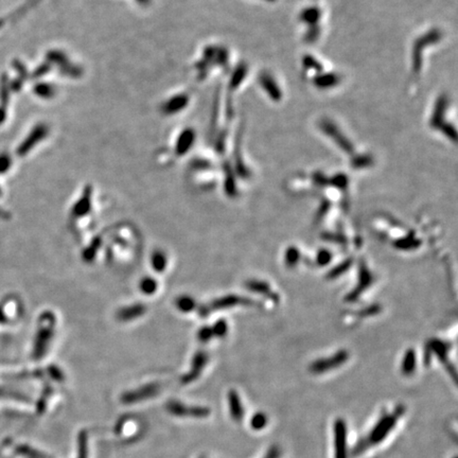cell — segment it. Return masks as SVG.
<instances>
[{"instance_id":"1","label":"cell","mask_w":458,"mask_h":458,"mask_svg":"<svg viewBox=\"0 0 458 458\" xmlns=\"http://www.w3.org/2000/svg\"><path fill=\"white\" fill-rule=\"evenodd\" d=\"M245 300H243L240 296H226L220 299H216L210 304L209 307L203 309L201 311L202 316H206L210 311H215V310H222L226 308L235 307L239 304H243Z\"/></svg>"},{"instance_id":"2","label":"cell","mask_w":458,"mask_h":458,"mask_svg":"<svg viewBox=\"0 0 458 458\" xmlns=\"http://www.w3.org/2000/svg\"><path fill=\"white\" fill-rule=\"evenodd\" d=\"M157 391H158V385H155V384L145 385L136 391H130L128 393H125L122 397V400L125 403L138 402V401L140 400H144L145 398L154 396V394Z\"/></svg>"},{"instance_id":"3","label":"cell","mask_w":458,"mask_h":458,"mask_svg":"<svg viewBox=\"0 0 458 458\" xmlns=\"http://www.w3.org/2000/svg\"><path fill=\"white\" fill-rule=\"evenodd\" d=\"M146 311L145 306L141 304L132 305L130 307H125L119 310L117 312V319L120 321H129L133 320L138 317L142 316Z\"/></svg>"},{"instance_id":"4","label":"cell","mask_w":458,"mask_h":458,"mask_svg":"<svg viewBox=\"0 0 458 458\" xmlns=\"http://www.w3.org/2000/svg\"><path fill=\"white\" fill-rule=\"evenodd\" d=\"M206 362H207V354L204 353V352H199V353H197L193 358L191 370H190L188 375L182 379V383H190L191 381H193L194 379L199 377L201 371L204 369V367H205Z\"/></svg>"},{"instance_id":"5","label":"cell","mask_w":458,"mask_h":458,"mask_svg":"<svg viewBox=\"0 0 458 458\" xmlns=\"http://www.w3.org/2000/svg\"><path fill=\"white\" fill-rule=\"evenodd\" d=\"M53 327H54V319L53 316H49V319L47 321V325H45L40 330V333L38 336V343H37V349L39 353H44L47 349L49 343L53 334Z\"/></svg>"},{"instance_id":"6","label":"cell","mask_w":458,"mask_h":458,"mask_svg":"<svg viewBox=\"0 0 458 458\" xmlns=\"http://www.w3.org/2000/svg\"><path fill=\"white\" fill-rule=\"evenodd\" d=\"M169 411H170L174 415H193L194 417H197V416H201V417H204L208 411H206L205 408H201V407H186L185 405H182L179 402H171L169 404Z\"/></svg>"},{"instance_id":"7","label":"cell","mask_w":458,"mask_h":458,"mask_svg":"<svg viewBox=\"0 0 458 458\" xmlns=\"http://www.w3.org/2000/svg\"><path fill=\"white\" fill-rule=\"evenodd\" d=\"M346 435H345V426L344 423L338 421L336 423L335 428V451H336V458H345V446H346Z\"/></svg>"},{"instance_id":"8","label":"cell","mask_w":458,"mask_h":458,"mask_svg":"<svg viewBox=\"0 0 458 458\" xmlns=\"http://www.w3.org/2000/svg\"><path fill=\"white\" fill-rule=\"evenodd\" d=\"M347 354L345 352H341V353L336 354L334 357L331 358V360H323L315 363V365L312 366L313 370L315 371H321V370H327L330 368H333L334 366H337L338 364L343 363L345 360H346Z\"/></svg>"},{"instance_id":"9","label":"cell","mask_w":458,"mask_h":458,"mask_svg":"<svg viewBox=\"0 0 458 458\" xmlns=\"http://www.w3.org/2000/svg\"><path fill=\"white\" fill-rule=\"evenodd\" d=\"M89 209H90V193L86 191L83 194L80 201L74 205L72 209V214L75 216H82L84 214H86Z\"/></svg>"},{"instance_id":"10","label":"cell","mask_w":458,"mask_h":458,"mask_svg":"<svg viewBox=\"0 0 458 458\" xmlns=\"http://www.w3.org/2000/svg\"><path fill=\"white\" fill-rule=\"evenodd\" d=\"M228 400H229V404H230V412H231L232 418H235L236 420L241 419L242 415H243V410H242L240 398H239V396L235 391H231L228 396Z\"/></svg>"},{"instance_id":"11","label":"cell","mask_w":458,"mask_h":458,"mask_svg":"<svg viewBox=\"0 0 458 458\" xmlns=\"http://www.w3.org/2000/svg\"><path fill=\"white\" fill-rule=\"evenodd\" d=\"M151 264L155 271L158 273L163 272L167 266V257L165 253L161 251H155L151 258Z\"/></svg>"},{"instance_id":"12","label":"cell","mask_w":458,"mask_h":458,"mask_svg":"<svg viewBox=\"0 0 458 458\" xmlns=\"http://www.w3.org/2000/svg\"><path fill=\"white\" fill-rule=\"evenodd\" d=\"M175 305L181 312H190L195 308L196 304L195 300L190 296H181V297L176 299Z\"/></svg>"},{"instance_id":"13","label":"cell","mask_w":458,"mask_h":458,"mask_svg":"<svg viewBox=\"0 0 458 458\" xmlns=\"http://www.w3.org/2000/svg\"><path fill=\"white\" fill-rule=\"evenodd\" d=\"M193 133L191 131H187L184 134H182L180 139H179V144L177 145V153L178 154H184L190 146H191V143L193 142Z\"/></svg>"},{"instance_id":"14","label":"cell","mask_w":458,"mask_h":458,"mask_svg":"<svg viewBox=\"0 0 458 458\" xmlns=\"http://www.w3.org/2000/svg\"><path fill=\"white\" fill-rule=\"evenodd\" d=\"M140 290L146 295L154 294L157 290V282L151 277H145L140 281Z\"/></svg>"},{"instance_id":"15","label":"cell","mask_w":458,"mask_h":458,"mask_svg":"<svg viewBox=\"0 0 458 458\" xmlns=\"http://www.w3.org/2000/svg\"><path fill=\"white\" fill-rule=\"evenodd\" d=\"M415 368V354L412 350L407 351L404 361H403V371L406 373H410L414 370Z\"/></svg>"},{"instance_id":"16","label":"cell","mask_w":458,"mask_h":458,"mask_svg":"<svg viewBox=\"0 0 458 458\" xmlns=\"http://www.w3.org/2000/svg\"><path fill=\"white\" fill-rule=\"evenodd\" d=\"M44 135H45V129H44V128H43V129L38 128L36 131H35V132L33 133V136H34V137H32V135H30L31 137H30L29 139H28L27 144L24 145V152H26V151L29 150L30 147L33 145V143H35L36 141H38V140L41 138V136H44Z\"/></svg>"},{"instance_id":"17","label":"cell","mask_w":458,"mask_h":458,"mask_svg":"<svg viewBox=\"0 0 458 458\" xmlns=\"http://www.w3.org/2000/svg\"><path fill=\"white\" fill-rule=\"evenodd\" d=\"M211 330H212L213 335L224 336L227 333V325L224 320H218L213 326V328H211Z\"/></svg>"},{"instance_id":"18","label":"cell","mask_w":458,"mask_h":458,"mask_svg":"<svg viewBox=\"0 0 458 458\" xmlns=\"http://www.w3.org/2000/svg\"><path fill=\"white\" fill-rule=\"evenodd\" d=\"M185 103H186V99L184 97H177V98L174 99L173 103H169L168 104L167 109H168V111H176L177 107H178V109L181 108L185 105Z\"/></svg>"},{"instance_id":"19","label":"cell","mask_w":458,"mask_h":458,"mask_svg":"<svg viewBox=\"0 0 458 458\" xmlns=\"http://www.w3.org/2000/svg\"><path fill=\"white\" fill-rule=\"evenodd\" d=\"M212 336H213L212 330H211V328H208V327H204V328H202V329L200 330V332H199V338H200V341H201V342H204V343L208 342Z\"/></svg>"},{"instance_id":"20","label":"cell","mask_w":458,"mask_h":458,"mask_svg":"<svg viewBox=\"0 0 458 458\" xmlns=\"http://www.w3.org/2000/svg\"><path fill=\"white\" fill-rule=\"evenodd\" d=\"M330 258H331V256H330V253H329V252H327V251H325V250L321 251V252L319 253V259H320V260H319V262H320L319 264H326V263L329 261V260H330Z\"/></svg>"}]
</instances>
